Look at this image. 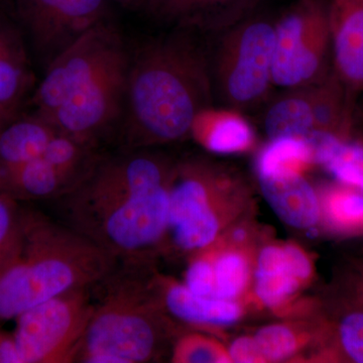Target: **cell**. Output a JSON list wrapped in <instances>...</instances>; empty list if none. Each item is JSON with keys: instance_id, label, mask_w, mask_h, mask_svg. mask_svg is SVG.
I'll return each instance as SVG.
<instances>
[{"instance_id": "obj_1", "label": "cell", "mask_w": 363, "mask_h": 363, "mask_svg": "<svg viewBox=\"0 0 363 363\" xmlns=\"http://www.w3.org/2000/svg\"><path fill=\"white\" fill-rule=\"evenodd\" d=\"M173 164L143 150L97 157L59 197L65 225L116 257L147 266L167 238Z\"/></svg>"}, {"instance_id": "obj_2", "label": "cell", "mask_w": 363, "mask_h": 363, "mask_svg": "<svg viewBox=\"0 0 363 363\" xmlns=\"http://www.w3.org/2000/svg\"><path fill=\"white\" fill-rule=\"evenodd\" d=\"M192 30L147 40L131 55L121 138L125 150L178 142L212 108L209 45Z\"/></svg>"}, {"instance_id": "obj_3", "label": "cell", "mask_w": 363, "mask_h": 363, "mask_svg": "<svg viewBox=\"0 0 363 363\" xmlns=\"http://www.w3.org/2000/svg\"><path fill=\"white\" fill-rule=\"evenodd\" d=\"M131 54L111 21L81 35L45 68L33 92V114L55 130L96 149L119 130Z\"/></svg>"}, {"instance_id": "obj_4", "label": "cell", "mask_w": 363, "mask_h": 363, "mask_svg": "<svg viewBox=\"0 0 363 363\" xmlns=\"http://www.w3.org/2000/svg\"><path fill=\"white\" fill-rule=\"evenodd\" d=\"M118 264L111 252L65 224L23 211L20 247L0 267V322L62 294L92 288Z\"/></svg>"}, {"instance_id": "obj_5", "label": "cell", "mask_w": 363, "mask_h": 363, "mask_svg": "<svg viewBox=\"0 0 363 363\" xmlns=\"http://www.w3.org/2000/svg\"><path fill=\"white\" fill-rule=\"evenodd\" d=\"M147 266L118 267L91 289L93 312L75 362H154L166 339L162 304Z\"/></svg>"}, {"instance_id": "obj_6", "label": "cell", "mask_w": 363, "mask_h": 363, "mask_svg": "<svg viewBox=\"0 0 363 363\" xmlns=\"http://www.w3.org/2000/svg\"><path fill=\"white\" fill-rule=\"evenodd\" d=\"M274 25L276 18L259 11L213 35L210 74L214 101L223 108L250 111L271 97Z\"/></svg>"}, {"instance_id": "obj_7", "label": "cell", "mask_w": 363, "mask_h": 363, "mask_svg": "<svg viewBox=\"0 0 363 363\" xmlns=\"http://www.w3.org/2000/svg\"><path fill=\"white\" fill-rule=\"evenodd\" d=\"M332 72L327 0H294L274 25V87L319 84Z\"/></svg>"}, {"instance_id": "obj_8", "label": "cell", "mask_w": 363, "mask_h": 363, "mask_svg": "<svg viewBox=\"0 0 363 363\" xmlns=\"http://www.w3.org/2000/svg\"><path fill=\"white\" fill-rule=\"evenodd\" d=\"M92 288L50 298L16 318L21 363L75 362L92 316Z\"/></svg>"}, {"instance_id": "obj_9", "label": "cell", "mask_w": 363, "mask_h": 363, "mask_svg": "<svg viewBox=\"0 0 363 363\" xmlns=\"http://www.w3.org/2000/svg\"><path fill=\"white\" fill-rule=\"evenodd\" d=\"M353 113L342 86L332 72L319 84L283 89L267 102L262 123L271 140L286 138L308 140L318 135L344 138Z\"/></svg>"}, {"instance_id": "obj_10", "label": "cell", "mask_w": 363, "mask_h": 363, "mask_svg": "<svg viewBox=\"0 0 363 363\" xmlns=\"http://www.w3.org/2000/svg\"><path fill=\"white\" fill-rule=\"evenodd\" d=\"M228 181L225 173L206 162L192 161L175 167L167 235L171 234L177 247L199 252L216 240L220 223L214 204Z\"/></svg>"}, {"instance_id": "obj_11", "label": "cell", "mask_w": 363, "mask_h": 363, "mask_svg": "<svg viewBox=\"0 0 363 363\" xmlns=\"http://www.w3.org/2000/svg\"><path fill=\"white\" fill-rule=\"evenodd\" d=\"M13 14L47 68L81 35L109 21V0H13Z\"/></svg>"}, {"instance_id": "obj_12", "label": "cell", "mask_w": 363, "mask_h": 363, "mask_svg": "<svg viewBox=\"0 0 363 363\" xmlns=\"http://www.w3.org/2000/svg\"><path fill=\"white\" fill-rule=\"evenodd\" d=\"M332 70L351 111L363 93V0H327Z\"/></svg>"}, {"instance_id": "obj_13", "label": "cell", "mask_w": 363, "mask_h": 363, "mask_svg": "<svg viewBox=\"0 0 363 363\" xmlns=\"http://www.w3.org/2000/svg\"><path fill=\"white\" fill-rule=\"evenodd\" d=\"M272 0H149L147 9L172 28L204 35L223 32Z\"/></svg>"}, {"instance_id": "obj_14", "label": "cell", "mask_w": 363, "mask_h": 363, "mask_svg": "<svg viewBox=\"0 0 363 363\" xmlns=\"http://www.w3.org/2000/svg\"><path fill=\"white\" fill-rule=\"evenodd\" d=\"M33 84L25 35L6 6H0V113L18 116Z\"/></svg>"}, {"instance_id": "obj_15", "label": "cell", "mask_w": 363, "mask_h": 363, "mask_svg": "<svg viewBox=\"0 0 363 363\" xmlns=\"http://www.w3.org/2000/svg\"><path fill=\"white\" fill-rule=\"evenodd\" d=\"M312 264L295 245L264 247L255 272V293L267 307L283 305L310 279Z\"/></svg>"}, {"instance_id": "obj_16", "label": "cell", "mask_w": 363, "mask_h": 363, "mask_svg": "<svg viewBox=\"0 0 363 363\" xmlns=\"http://www.w3.org/2000/svg\"><path fill=\"white\" fill-rule=\"evenodd\" d=\"M267 201L279 218L295 228H310L319 220L316 193L300 171L276 169L257 172Z\"/></svg>"}, {"instance_id": "obj_17", "label": "cell", "mask_w": 363, "mask_h": 363, "mask_svg": "<svg viewBox=\"0 0 363 363\" xmlns=\"http://www.w3.org/2000/svg\"><path fill=\"white\" fill-rule=\"evenodd\" d=\"M150 281L167 311L182 321L192 324L229 325L240 317V307L233 301L196 295L185 284L160 277L150 276Z\"/></svg>"}, {"instance_id": "obj_18", "label": "cell", "mask_w": 363, "mask_h": 363, "mask_svg": "<svg viewBox=\"0 0 363 363\" xmlns=\"http://www.w3.org/2000/svg\"><path fill=\"white\" fill-rule=\"evenodd\" d=\"M76 181L40 157L0 171V192L16 200H43L65 194Z\"/></svg>"}, {"instance_id": "obj_19", "label": "cell", "mask_w": 363, "mask_h": 363, "mask_svg": "<svg viewBox=\"0 0 363 363\" xmlns=\"http://www.w3.org/2000/svg\"><path fill=\"white\" fill-rule=\"evenodd\" d=\"M57 133L35 114L16 116L0 131V171L42 157Z\"/></svg>"}, {"instance_id": "obj_20", "label": "cell", "mask_w": 363, "mask_h": 363, "mask_svg": "<svg viewBox=\"0 0 363 363\" xmlns=\"http://www.w3.org/2000/svg\"><path fill=\"white\" fill-rule=\"evenodd\" d=\"M238 112L213 107L200 114L192 128L193 135L216 152H235L247 150L252 143V133Z\"/></svg>"}, {"instance_id": "obj_21", "label": "cell", "mask_w": 363, "mask_h": 363, "mask_svg": "<svg viewBox=\"0 0 363 363\" xmlns=\"http://www.w3.org/2000/svg\"><path fill=\"white\" fill-rule=\"evenodd\" d=\"M313 154L339 180L363 190V147L331 135L307 140Z\"/></svg>"}, {"instance_id": "obj_22", "label": "cell", "mask_w": 363, "mask_h": 363, "mask_svg": "<svg viewBox=\"0 0 363 363\" xmlns=\"http://www.w3.org/2000/svg\"><path fill=\"white\" fill-rule=\"evenodd\" d=\"M212 260L215 277L213 298L233 301L243 292L250 281L247 259L240 252H227Z\"/></svg>"}, {"instance_id": "obj_23", "label": "cell", "mask_w": 363, "mask_h": 363, "mask_svg": "<svg viewBox=\"0 0 363 363\" xmlns=\"http://www.w3.org/2000/svg\"><path fill=\"white\" fill-rule=\"evenodd\" d=\"M314 157L309 143L301 138H279L272 140L257 162V172L276 169H293L300 171Z\"/></svg>"}, {"instance_id": "obj_24", "label": "cell", "mask_w": 363, "mask_h": 363, "mask_svg": "<svg viewBox=\"0 0 363 363\" xmlns=\"http://www.w3.org/2000/svg\"><path fill=\"white\" fill-rule=\"evenodd\" d=\"M23 230V210L18 200L0 192V267L20 247Z\"/></svg>"}, {"instance_id": "obj_25", "label": "cell", "mask_w": 363, "mask_h": 363, "mask_svg": "<svg viewBox=\"0 0 363 363\" xmlns=\"http://www.w3.org/2000/svg\"><path fill=\"white\" fill-rule=\"evenodd\" d=\"M172 362L178 363L230 362L218 343L201 334H187L174 347Z\"/></svg>"}, {"instance_id": "obj_26", "label": "cell", "mask_w": 363, "mask_h": 363, "mask_svg": "<svg viewBox=\"0 0 363 363\" xmlns=\"http://www.w3.org/2000/svg\"><path fill=\"white\" fill-rule=\"evenodd\" d=\"M253 339L264 362L286 359L292 357L298 347L297 336L285 325L264 327L257 331Z\"/></svg>"}, {"instance_id": "obj_27", "label": "cell", "mask_w": 363, "mask_h": 363, "mask_svg": "<svg viewBox=\"0 0 363 363\" xmlns=\"http://www.w3.org/2000/svg\"><path fill=\"white\" fill-rule=\"evenodd\" d=\"M326 210L339 225H357L363 222V196L347 190L334 191L327 199Z\"/></svg>"}, {"instance_id": "obj_28", "label": "cell", "mask_w": 363, "mask_h": 363, "mask_svg": "<svg viewBox=\"0 0 363 363\" xmlns=\"http://www.w3.org/2000/svg\"><path fill=\"white\" fill-rule=\"evenodd\" d=\"M338 343L348 359L363 363V310L346 314L338 325Z\"/></svg>"}, {"instance_id": "obj_29", "label": "cell", "mask_w": 363, "mask_h": 363, "mask_svg": "<svg viewBox=\"0 0 363 363\" xmlns=\"http://www.w3.org/2000/svg\"><path fill=\"white\" fill-rule=\"evenodd\" d=\"M185 285L196 295L213 298L215 288L213 260L208 257H199L193 260L186 272Z\"/></svg>"}, {"instance_id": "obj_30", "label": "cell", "mask_w": 363, "mask_h": 363, "mask_svg": "<svg viewBox=\"0 0 363 363\" xmlns=\"http://www.w3.org/2000/svg\"><path fill=\"white\" fill-rule=\"evenodd\" d=\"M230 362L238 363L264 362L255 339L240 337L236 339L228 351Z\"/></svg>"}, {"instance_id": "obj_31", "label": "cell", "mask_w": 363, "mask_h": 363, "mask_svg": "<svg viewBox=\"0 0 363 363\" xmlns=\"http://www.w3.org/2000/svg\"><path fill=\"white\" fill-rule=\"evenodd\" d=\"M0 363H21L14 342L13 334L0 328Z\"/></svg>"}, {"instance_id": "obj_32", "label": "cell", "mask_w": 363, "mask_h": 363, "mask_svg": "<svg viewBox=\"0 0 363 363\" xmlns=\"http://www.w3.org/2000/svg\"><path fill=\"white\" fill-rule=\"evenodd\" d=\"M116 1L124 7H128V9H143L145 11L147 9V4H149V0H116Z\"/></svg>"}, {"instance_id": "obj_33", "label": "cell", "mask_w": 363, "mask_h": 363, "mask_svg": "<svg viewBox=\"0 0 363 363\" xmlns=\"http://www.w3.org/2000/svg\"><path fill=\"white\" fill-rule=\"evenodd\" d=\"M233 238L234 241H238V242H241V241L245 240V238H247V233H245V229H236V230L233 233Z\"/></svg>"}, {"instance_id": "obj_34", "label": "cell", "mask_w": 363, "mask_h": 363, "mask_svg": "<svg viewBox=\"0 0 363 363\" xmlns=\"http://www.w3.org/2000/svg\"><path fill=\"white\" fill-rule=\"evenodd\" d=\"M14 118H16V117H14ZM13 118H11V117L0 113V131H1L2 128H4L9 121H13Z\"/></svg>"}, {"instance_id": "obj_35", "label": "cell", "mask_w": 363, "mask_h": 363, "mask_svg": "<svg viewBox=\"0 0 363 363\" xmlns=\"http://www.w3.org/2000/svg\"><path fill=\"white\" fill-rule=\"evenodd\" d=\"M4 2H6V0H0V6H4Z\"/></svg>"}]
</instances>
